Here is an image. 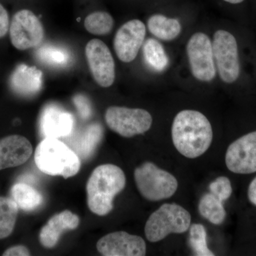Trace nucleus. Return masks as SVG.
<instances>
[{
    "label": "nucleus",
    "mask_w": 256,
    "mask_h": 256,
    "mask_svg": "<svg viewBox=\"0 0 256 256\" xmlns=\"http://www.w3.org/2000/svg\"><path fill=\"white\" fill-rule=\"evenodd\" d=\"M172 138L180 154L194 159L204 154L212 144V124L206 116L198 111H180L173 120Z\"/></svg>",
    "instance_id": "nucleus-1"
},
{
    "label": "nucleus",
    "mask_w": 256,
    "mask_h": 256,
    "mask_svg": "<svg viewBox=\"0 0 256 256\" xmlns=\"http://www.w3.org/2000/svg\"><path fill=\"white\" fill-rule=\"evenodd\" d=\"M126 185V174L119 166L112 164L97 166L86 184L89 210L100 216L108 214L114 208V197Z\"/></svg>",
    "instance_id": "nucleus-2"
},
{
    "label": "nucleus",
    "mask_w": 256,
    "mask_h": 256,
    "mask_svg": "<svg viewBox=\"0 0 256 256\" xmlns=\"http://www.w3.org/2000/svg\"><path fill=\"white\" fill-rule=\"evenodd\" d=\"M34 161L42 172L64 178L78 174L80 168L79 156L58 138H44L37 146Z\"/></svg>",
    "instance_id": "nucleus-3"
},
{
    "label": "nucleus",
    "mask_w": 256,
    "mask_h": 256,
    "mask_svg": "<svg viewBox=\"0 0 256 256\" xmlns=\"http://www.w3.org/2000/svg\"><path fill=\"white\" fill-rule=\"evenodd\" d=\"M190 212L176 204H164L146 220L144 234L150 242L163 240L170 234H182L191 226Z\"/></svg>",
    "instance_id": "nucleus-4"
},
{
    "label": "nucleus",
    "mask_w": 256,
    "mask_h": 256,
    "mask_svg": "<svg viewBox=\"0 0 256 256\" xmlns=\"http://www.w3.org/2000/svg\"><path fill=\"white\" fill-rule=\"evenodd\" d=\"M134 178L138 191L148 201L166 200L178 190V182L175 176L150 162L136 168Z\"/></svg>",
    "instance_id": "nucleus-5"
},
{
    "label": "nucleus",
    "mask_w": 256,
    "mask_h": 256,
    "mask_svg": "<svg viewBox=\"0 0 256 256\" xmlns=\"http://www.w3.org/2000/svg\"><path fill=\"white\" fill-rule=\"evenodd\" d=\"M106 124L111 130L124 138L143 134L150 129L152 117L144 109L110 106L106 110Z\"/></svg>",
    "instance_id": "nucleus-6"
},
{
    "label": "nucleus",
    "mask_w": 256,
    "mask_h": 256,
    "mask_svg": "<svg viewBox=\"0 0 256 256\" xmlns=\"http://www.w3.org/2000/svg\"><path fill=\"white\" fill-rule=\"evenodd\" d=\"M214 58L220 79L226 84H232L240 75L238 44L230 32L218 30L214 35L212 42Z\"/></svg>",
    "instance_id": "nucleus-7"
},
{
    "label": "nucleus",
    "mask_w": 256,
    "mask_h": 256,
    "mask_svg": "<svg viewBox=\"0 0 256 256\" xmlns=\"http://www.w3.org/2000/svg\"><path fill=\"white\" fill-rule=\"evenodd\" d=\"M10 40L18 50H24L38 46L43 41L44 30L40 18L28 10L18 12L12 18Z\"/></svg>",
    "instance_id": "nucleus-8"
},
{
    "label": "nucleus",
    "mask_w": 256,
    "mask_h": 256,
    "mask_svg": "<svg viewBox=\"0 0 256 256\" xmlns=\"http://www.w3.org/2000/svg\"><path fill=\"white\" fill-rule=\"evenodd\" d=\"M186 52L194 77L203 82L213 80L216 76L215 60L210 37L202 32L192 35Z\"/></svg>",
    "instance_id": "nucleus-9"
},
{
    "label": "nucleus",
    "mask_w": 256,
    "mask_h": 256,
    "mask_svg": "<svg viewBox=\"0 0 256 256\" xmlns=\"http://www.w3.org/2000/svg\"><path fill=\"white\" fill-rule=\"evenodd\" d=\"M86 56L95 82L101 87H110L116 78L114 62L107 45L94 38L86 46Z\"/></svg>",
    "instance_id": "nucleus-10"
},
{
    "label": "nucleus",
    "mask_w": 256,
    "mask_h": 256,
    "mask_svg": "<svg viewBox=\"0 0 256 256\" xmlns=\"http://www.w3.org/2000/svg\"><path fill=\"white\" fill-rule=\"evenodd\" d=\"M225 161L227 168L236 174L256 172V131L232 142L227 149Z\"/></svg>",
    "instance_id": "nucleus-11"
},
{
    "label": "nucleus",
    "mask_w": 256,
    "mask_h": 256,
    "mask_svg": "<svg viewBox=\"0 0 256 256\" xmlns=\"http://www.w3.org/2000/svg\"><path fill=\"white\" fill-rule=\"evenodd\" d=\"M146 35V25L140 20H130L121 26L116 32L114 42V50L119 60L124 63L134 60Z\"/></svg>",
    "instance_id": "nucleus-12"
},
{
    "label": "nucleus",
    "mask_w": 256,
    "mask_h": 256,
    "mask_svg": "<svg viewBox=\"0 0 256 256\" xmlns=\"http://www.w3.org/2000/svg\"><path fill=\"white\" fill-rule=\"evenodd\" d=\"M96 248L104 256H144L146 252L144 239L126 232L104 236L97 242Z\"/></svg>",
    "instance_id": "nucleus-13"
},
{
    "label": "nucleus",
    "mask_w": 256,
    "mask_h": 256,
    "mask_svg": "<svg viewBox=\"0 0 256 256\" xmlns=\"http://www.w3.org/2000/svg\"><path fill=\"white\" fill-rule=\"evenodd\" d=\"M33 154L30 140L18 134L0 139V170L24 164Z\"/></svg>",
    "instance_id": "nucleus-14"
},
{
    "label": "nucleus",
    "mask_w": 256,
    "mask_h": 256,
    "mask_svg": "<svg viewBox=\"0 0 256 256\" xmlns=\"http://www.w3.org/2000/svg\"><path fill=\"white\" fill-rule=\"evenodd\" d=\"M80 224L78 216L65 210L54 215L40 230L38 239L44 247L53 248L62 236V234L68 230H75Z\"/></svg>",
    "instance_id": "nucleus-15"
},
{
    "label": "nucleus",
    "mask_w": 256,
    "mask_h": 256,
    "mask_svg": "<svg viewBox=\"0 0 256 256\" xmlns=\"http://www.w3.org/2000/svg\"><path fill=\"white\" fill-rule=\"evenodd\" d=\"M74 119L69 112L57 106H47L40 119V130L44 138L68 136L73 129Z\"/></svg>",
    "instance_id": "nucleus-16"
},
{
    "label": "nucleus",
    "mask_w": 256,
    "mask_h": 256,
    "mask_svg": "<svg viewBox=\"0 0 256 256\" xmlns=\"http://www.w3.org/2000/svg\"><path fill=\"white\" fill-rule=\"evenodd\" d=\"M42 76V72L36 67L20 64L10 76V88L18 96H34L41 89Z\"/></svg>",
    "instance_id": "nucleus-17"
},
{
    "label": "nucleus",
    "mask_w": 256,
    "mask_h": 256,
    "mask_svg": "<svg viewBox=\"0 0 256 256\" xmlns=\"http://www.w3.org/2000/svg\"><path fill=\"white\" fill-rule=\"evenodd\" d=\"M151 34L164 41H172L180 35L182 26L176 18H168L164 15L154 14L148 21Z\"/></svg>",
    "instance_id": "nucleus-18"
},
{
    "label": "nucleus",
    "mask_w": 256,
    "mask_h": 256,
    "mask_svg": "<svg viewBox=\"0 0 256 256\" xmlns=\"http://www.w3.org/2000/svg\"><path fill=\"white\" fill-rule=\"evenodd\" d=\"M12 198L25 212H32L38 208L43 203L44 198L36 188L25 183H16L11 188Z\"/></svg>",
    "instance_id": "nucleus-19"
},
{
    "label": "nucleus",
    "mask_w": 256,
    "mask_h": 256,
    "mask_svg": "<svg viewBox=\"0 0 256 256\" xmlns=\"http://www.w3.org/2000/svg\"><path fill=\"white\" fill-rule=\"evenodd\" d=\"M198 212L203 218L214 225L223 224L226 217V212L224 208L223 202L210 192L205 194L200 198Z\"/></svg>",
    "instance_id": "nucleus-20"
},
{
    "label": "nucleus",
    "mask_w": 256,
    "mask_h": 256,
    "mask_svg": "<svg viewBox=\"0 0 256 256\" xmlns=\"http://www.w3.org/2000/svg\"><path fill=\"white\" fill-rule=\"evenodd\" d=\"M18 206L12 198L0 196V239L8 238L14 230Z\"/></svg>",
    "instance_id": "nucleus-21"
},
{
    "label": "nucleus",
    "mask_w": 256,
    "mask_h": 256,
    "mask_svg": "<svg viewBox=\"0 0 256 256\" xmlns=\"http://www.w3.org/2000/svg\"><path fill=\"white\" fill-rule=\"evenodd\" d=\"M143 56L146 64L156 72H162L168 64V58L162 45L154 38H148L143 46Z\"/></svg>",
    "instance_id": "nucleus-22"
},
{
    "label": "nucleus",
    "mask_w": 256,
    "mask_h": 256,
    "mask_svg": "<svg viewBox=\"0 0 256 256\" xmlns=\"http://www.w3.org/2000/svg\"><path fill=\"white\" fill-rule=\"evenodd\" d=\"M114 18L106 12H95L88 15L84 26L89 33L95 35H106L112 31Z\"/></svg>",
    "instance_id": "nucleus-23"
},
{
    "label": "nucleus",
    "mask_w": 256,
    "mask_h": 256,
    "mask_svg": "<svg viewBox=\"0 0 256 256\" xmlns=\"http://www.w3.org/2000/svg\"><path fill=\"white\" fill-rule=\"evenodd\" d=\"M188 244L195 256H214L207 246L206 230L202 224H194L190 226Z\"/></svg>",
    "instance_id": "nucleus-24"
},
{
    "label": "nucleus",
    "mask_w": 256,
    "mask_h": 256,
    "mask_svg": "<svg viewBox=\"0 0 256 256\" xmlns=\"http://www.w3.org/2000/svg\"><path fill=\"white\" fill-rule=\"evenodd\" d=\"M37 56L43 62L52 65L62 66L68 63V54L57 47L42 46L37 52Z\"/></svg>",
    "instance_id": "nucleus-25"
},
{
    "label": "nucleus",
    "mask_w": 256,
    "mask_h": 256,
    "mask_svg": "<svg viewBox=\"0 0 256 256\" xmlns=\"http://www.w3.org/2000/svg\"><path fill=\"white\" fill-rule=\"evenodd\" d=\"M210 191L212 194L224 202L232 196L233 188L228 178L220 176L210 184Z\"/></svg>",
    "instance_id": "nucleus-26"
},
{
    "label": "nucleus",
    "mask_w": 256,
    "mask_h": 256,
    "mask_svg": "<svg viewBox=\"0 0 256 256\" xmlns=\"http://www.w3.org/2000/svg\"><path fill=\"white\" fill-rule=\"evenodd\" d=\"M85 134V133H84ZM102 136V130L98 124H92L88 128L86 134H84L82 139V149L89 152L96 144L100 140Z\"/></svg>",
    "instance_id": "nucleus-27"
},
{
    "label": "nucleus",
    "mask_w": 256,
    "mask_h": 256,
    "mask_svg": "<svg viewBox=\"0 0 256 256\" xmlns=\"http://www.w3.org/2000/svg\"><path fill=\"white\" fill-rule=\"evenodd\" d=\"M73 101L82 119L88 118L92 116V106L86 97L82 95H77L74 98Z\"/></svg>",
    "instance_id": "nucleus-28"
},
{
    "label": "nucleus",
    "mask_w": 256,
    "mask_h": 256,
    "mask_svg": "<svg viewBox=\"0 0 256 256\" xmlns=\"http://www.w3.org/2000/svg\"><path fill=\"white\" fill-rule=\"evenodd\" d=\"M10 28L9 15L4 6L0 4V38L6 36Z\"/></svg>",
    "instance_id": "nucleus-29"
},
{
    "label": "nucleus",
    "mask_w": 256,
    "mask_h": 256,
    "mask_svg": "<svg viewBox=\"0 0 256 256\" xmlns=\"http://www.w3.org/2000/svg\"><path fill=\"white\" fill-rule=\"evenodd\" d=\"M28 248L22 245L14 246L6 249L2 254L4 256H30Z\"/></svg>",
    "instance_id": "nucleus-30"
},
{
    "label": "nucleus",
    "mask_w": 256,
    "mask_h": 256,
    "mask_svg": "<svg viewBox=\"0 0 256 256\" xmlns=\"http://www.w3.org/2000/svg\"><path fill=\"white\" fill-rule=\"evenodd\" d=\"M248 197L252 205L256 206V178H254L248 190Z\"/></svg>",
    "instance_id": "nucleus-31"
},
{
    "label": "nucleus",
    "mask_w": 256,
    "mask_h": 256,
    "mask_svg": "<svg viewBox=\"0 0 256 256\" xmlns=\"http://www.w3.org/2000/svg\"><path fill=\"white\" fill-rule=\"evenodd\" d=\"M224 1L228 3H230V4H237L242 2L244 0H224Z\"/></svg>",
    "instance_id": "nucleus-32"
}]
</instances>
